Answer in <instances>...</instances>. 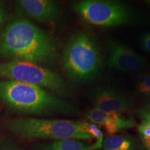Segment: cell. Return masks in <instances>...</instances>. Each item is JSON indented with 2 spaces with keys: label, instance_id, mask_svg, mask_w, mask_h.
<instances>
[{
  "label": "cell",
  "instance_id": "cell-18",
  "mask_svg": "<svg viewBox=\"0 0 150 150\" xmlns=\"http://www.w3.org/2000/svg\"><path fill=\"white\" fill-rule=\"evenodd\" d=\"M5 18H6V13H5L4 7L2 3L0 2V31H1L3 24L4 23Z\"/></svg>",
  "mask_w": 150,
  "mask_h": 150
},
{
  "label": "cell",
  "instance_id": "cell-4",
  "mask_svg": "<svg viewBox=\"0 0 150 150\" xmlns=\"http://www.w3.org/2000/svg\"><path fill=\"white\" fill-rule=\"evenodd\" d=\"M72 10L88 23L101 27L150 24V16L122 2L82 0L72 4Z\"/></svg>",
  "mask_w": 150,
  "mask_h": 150
},
{
  "label": "cell",
  "instance_id": "cell-15",
  "mask_svg": "<svg viewBox=\"0 0 150 150\" xmlns=\"http://www.w3.org/2000/svg\"><path fill=\"white\" fill-rule=\"evenodd\" d=\"M138 131L139 133L140 139L145 145L146 149L150 150V120H142L138 125Z\"/></svg>",
  "mask_w": 150,
  "mask_h": 150
},
{
  "label": "cell",
  "instance_id": "cell-16",
  "mask_svg": "<svg viewBox=\"0 0 150 150\" xmlns=\"http://www.w3.org/2000/svg\"><path fill=\"white\" fill-rule=\"evenodd\" d=\"M136 112L142 120H150V102L137 108Z\"/></svg>",
  "mask_w": 150,
  "mask_h": 150
},
{
  "label": "cell",
  "instance_id": "cell-11",
  "mask_svg": "<svg viewBox=\"0 0 150 150\" xmlns=\"http://www.w3.org/2000/svg\"><path fill=\"white\" fill-rule=\"evenodd\" d=\"M103 150H141L136 138L126 135H114L104 140Z\"/></svg>",
  "mask_w": 150,
  "mask_h": 150
},
{
  "label": "cell",
  "instance_id": "cell-8",
  "mask_svg": "<svg viewBox=\"0 0 150 150\" xmlns=\"http://www.w3.org/2000/svg\"><path fill=\"white\" fill-rule=\"evenodd\" d=\"M108 53L106 64L117 71L136 72L143 70L148 65L145 57L119 41L111 40L108 42Z\"/></svg>",
  "mask_w": 150,
  "mask_h": 150
},
{
  "label": "cell",
  "instance_id": "cell-14",
  "mask_svg": "<svg viewBox=\"0 0 150 150\" xmlns=\"http://www.w3.org/2000/svg\"><path fill=\"white\" fill-rule=\"evenodd\" d=\"M135 88L139 95L150 97V74L143 75L138 78L136 81Z\"/></svg>",
  "mask_w": 150,
  "mask_h": 150
},
{
  "label": "cell",
  "instance_id": "cell-9",
  "mask_svg": "<svg viewBox=\"0 0 150 150\" xmlns=\"http://www.w3.org/2000/svg\"><path fill=\"white\" fill-rule=\"evenodd\" d=\"M19 13L44 24L57 22L61 8L57 1L52 0H18L15 3Z\"/></svg>",
  "mask_w": 150,
  "mask_h": 150
},
{
  "label": "cell",
  "instance_id": "cell-17",
  "mask_svg": "<svg viewBox=\"0 0 150 150\" xmlns=\"http://www.w3.org/2000/svg\"><path fill=\"white\" fill-rule=\"evenodd\" d=\"M140 45L142 50L150 54V31L146 32L142 35Z\"/></svg>",
  "mask_w": 150,
  "mask_h": 150
},
{
  "label": "cell",
  "instance_id": "cell-12",
  "mask_svg": "<svg viewBox=\"0 0 150 150\" xmlns=\"http://www.w3.org/2000/svg\"><path fill=\"white\" fill-rule=\"evenodd\" d=\"M43 150H93L89 146L79 140L65 139L55 140L42 147Z\"/></svg>",
  "mask_w": 150,
  "mask_h": 150
},
{
  "label": "cell",
  "instance_id": "cell-5",
  "mask_svg": "<svg viewBox=\"0 0 150 150\" xmlns=\"http://www.w3.org/2000/svg\"><path fill=\"white\" fill-rule=\"evenodd\" d=\"M83 121L66 120L17 118L6 122L11 132L27 140H91L92 137L83 130Z\"/></svg>",
  "mask_w": 150,
  "mask_h": 150
},
{
  "label": "cell",
  "instance_id": "cell-19",
  "mask_svg": "<svg viewBox=\"0 0 150 150\" xmlns=\"http://www.w3.org/2000/svg\"><path fill=\"white\" fill-rule=\"evenodd\" d=\"M142 3L145 4V5L148 6L150 7V0H146V1H142Z\"/></svg>",
  "mask_w": 150,
  "mask_h": 150
},
{
  "label": "cell",
  "instance_id": "cell-10",
  "mask_svg": "<svg viewBox=\"0 0 150 150\" xmlns=\"http://www.w3.org/2000/svg\"><path fill=\"white\" fill-rule=\"evenodd\" d=\"M87 121L102 127L108 136H114L122 130L130 129L136 125V121L132 116L126 117L122 114L106 113L93 108L86 112Z\"/></svg>",
  "mask_w": 150,
  "mask_h": 150
},
{
  "label": "cell",
  "instance_id": "cell-7",
  "mask_svg": "<svg viewBox=\"0 0 150 150\" xmlns=\"http://www.w3.org/2000/svg\"><path fill=\"white\" fill-rule=\"evenodd\" d=\"M88 97L94 108L106 113L129 112L134 104V99L128 93L111 86L101 85L88 92Z\"/></svg>",
  "mask_w": 150,
  "mask_h": 150
},
{
  "label": "cell",
  "instance_id": "cell-3",
  "mask_svg": "<svg viewBox=\"0 0 150 150\" xmlns=\"http://www.w3.org/2000/svg\"><path fill=\"white\" fill-rule=\"evenodd\" d=\"M62 65L75 83H89L95 80L102 72V57L93 35L86 31L74 33L63 51Z\"/></svg>",
  "mask_w": 150,
  "mask_h": 150
},
{
  "label": "cell",
  "instance_id": "cell-6",
  "mask_svg": "<svg viewBox=\"0 0 150 150\" xmlns=\"http://www.w3.org/2000/svg\"><path fill=\"white\" fill-rule=\"evenodd\" d=\"M0 78L47 88L61 96H69L72 93L61 75L30 62L10 61L0 63Z\"/></svg>",
  "mask_w": 150,
  "mask_h": 150
},
{
  "label": "cell",
  "instance_id": "cell-2",
  "mask_svg": "<svg viewBox=\"0 0 150 150\" xmlns=\"http://www.w3.org/2000/svg\"><path fill=\"white\" fill-rule=\"evenodd\" d=\"M0 100L24 113L81 115L77 107L42 88L14 81H0Z\"/></svg>",
  "mask_w": 150,
  "mask_h": 150
},
{
  "label": "cell",
  "instance_id": "cell-1",
  "mask_svg": "<svg viewBox=\"0 0 150 150\" xmlns=\"http://www.w3.org/2000/svg\"><path fill=\"white\" fill-rule=\"evenodd\" d=\"M0 57L51 65L59 57L57 42L27 19L11 21L0 35Z\"/></svg>",
  "mask_w": 150,
  "mask_h": 150
},
{
  "label": "cell",
  "instance_id": "cell-13",
  "mask_svg": "<svg viewBox=\"0 0 150 150\" xmlns=\"http://www.w3.org/2000/svg\"><path fill=\"white\" fill-rule=\"evenodd\" d=\"M83 130L84 133L89 134L92 137V138H95L97 140V142L95 144L91 145L92 149L95 150L102 148L104 136H103L102 131H101V129L97 125L85 120L83 121Z\"/></svg>",
  "mask_w": 150,
  "mask_h": 150
}]
</instances>
